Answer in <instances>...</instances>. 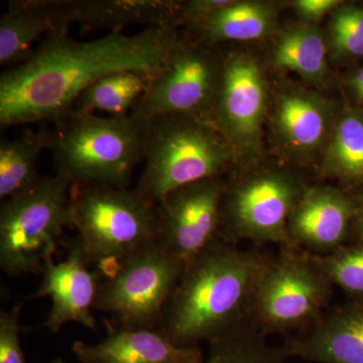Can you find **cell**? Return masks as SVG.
Listing matches in <instances>:
<instances>
[{
	"instance_id": "6da1fadb",
	"label": "cell",
	"mask_w": 363,
	"mask_h": 363,
	"mask_svg": "<svg viewBox=\"0 0 363 363\" xmlns=\"http://www.w3.org/2000/svg\"><path fill=\"white\" fill-rule=\"evenodd\" d=\"M177 30L147 28L89 42H77L69 30L50 33L32 56L0 77L1 128L50 123L71 111L78 97L98 79L119 71L154 77L178 38Z\"/></svg>"
},
{
	"instance_id": "7a4b0ae2",
	"label": "cell",
	"mask_w": 363,
	"mask_h": 363,
	"mask_svg": "<svg viewBox=\"0 0 363 363\" xmlns=\"http://www.w3.org/2000/svg\"><path fill=\"white\" fill-rule=\"evenodd\" d=\"M220 235L184 267L161 329L180 347H198L247 325L253 286L267 259Z\"/></svg>"
},
{
	"instance_id": "3957f363",
	"label": "cell",
	"mask_w": 363,
	"mask_h": 363,
	"mask_svg": "<svg viewBox=\"0 0 363 363\" xmlns=\"http://www.w3.org/2000/svg\"><path fill=\"white\" fill-rule=\"evenodd\" d=\"M42 131L56 176L72 188L130 187L135 167L145 159L147 119L99 116L72 108Z\"/></svg>"
},
{
	"instance_id": "277c9868",
	"label": "cell",
	"mask_w": 363,
	"mask_h": 363,
	"mask_svg": "<svg viewBox=\"0 0 363 363\" xmlns=\"http://www.w3.org/2000/svg\"><path fill=\"white\" fill-rule=\"evenodd\" d=\"M233 147L207 119L164 114L147 119L145 169L135 190L157 204L177 189L225 174Z\"/></svg>"
},
{
	"instance_id": "5b68a950",
	"label": "cell",
	"mask_w": 363,
	"mask_h": 363,
	"mask_svg": "<svg viewBox=\"0 0 363 363\" xmlns=\"http://www.w3.org/2000/svg\"><path fill=\"white\" fill-rule=\"evenodd\" d=\"M72 190V227L88 266L101 277L157 242V204L135 189L92 185Z\"/></svg>"
},
{
	"instance_id": "8992f818",
	"label": "cell",
	"mask_w": 363,
	"mask_h": 363,
	"mask_svg": "<svg viewBox=\"0 0 363 363\" xmlns=\"http://www.w3.org/2000/svg\"><path fill=\"white\" fill-rule=\"evenodd\" d=\"M333 285L310 253L279 247L267 255L247 310V324L264 337L307 330L330 306Z\"/></svg>"
},
{
	"instance_id": "52a82bcc",
	"label": "cell",
	"mask_w": 363,
	"mask_h": 363,
	"mask_svg": "<svg viewBox=\"0 0 363 363\" xmlns=\"http://www.w3.org/2000/svg\"><path fill=\"white\" fill-rule=\"evenodd\" d=\"M72 186L60 177H42L0 208V267L20 277L42 274L64 229L72 227Z\"/></svg>"
},
{
	"instance_id": "ba28073f",
	"label": "cell",
	"mask_w": 363,
	"mask_h": 363,
	"mask_svg": "<svg viewBox=\"0 0 363 363\" xmlns=\"http://www.w3.org/2000/svg\"><path fill=\"white\" fill-rule=\"evenodd\" d=\"M222 238L240 245L272 243L291 247L288 223L307 186L281 169H264L224 181Z\"/></svg>"
},
{
	"instance_id": "9c48e42d",
	"label": "cell",
	"mask_w": 363,
	"mask_h": 363,
	"mask_svg": "<svg viewBox=\"0 0 363 363\" xmlns=\"http://www.w3.org/2000/svg\"><path fill=\"white\" fill-rule=\"evenodd\" d=\"M184 267L157 242L147 245L101 277L94 309L109 315L107 320L118 328L161 329Z\"/></svg>"
},
{
	"instance_id": "30bf717a",
	"label": "cell",
	"mask_w": 363,
	"mask_h": 363,
	"mask_svg": "<svg viewBox=\"0 0 363 363\" xmlns=\"http://www.w3.org/2000/svg\"><path fill=\"white\" fill-rule=\"evenodd\" d=\"M211 45L178 35L131 116L147 121L164 114H189L210 121L220 63Z\"/></svg>"
},
{
	"instance_id": "8fae6325",
	"label": "cell",
	"mask_w": 363,
	"mask_h": 363,
	"mask_svg": "<svg viewBox=\"0 0 363 363\" xmlns=\"http://www.w3.org/2000/svg\"><path fill=\"white\" fill-rule=\"evenodd\" d=\"M219 78L210 121L236 156L257 149L267 111V87L257 60L242 52L219 57Z\"/></svg>"
},
{
	"instance_id": "7c38bea8",
	"label": "cell",
	"mask_w": 363,
	"mask_h": 363,
	"mask_svg": "<svg viewBox=\"0 0 363 363\" xmlns=\"http://www.w3.org/2000/svg\"><path fill=\"white\" fill-rule=\"evenodd\" d=\"M222 177L189 184L157 203V242L185 266L220 234Z\"/></svg>"
},
{
	"instance_id": "4fadbf2b",
	"label": "cell",
	"mask_w": 363,
	"mask_h": 363,
	"mask_svg": "<svg viewBox=\"0 0 363 363\" xmlns=\"http://www.w3.org/2000/svg\"><path fill=\"white\" fill-rule=\"evenodd\" d=\"M84 252L78 238L67 245L65 259L45 262L42 283L30 298L50 297L52 308L43 326L51 334L58 333L67 323H78L91 330L97 325L91 310L94 309L101 274L88 269Z\"/></svg>"
},
{
	"instance_id": "5bb4252c",
	"label": "cell",
	"mask_w": 363,
	"mask_h": 363,
	"mask_svg": "<svg viewBox=\"0 0 363 363\" xmlns=\"http://www.w3.org/2000/svg\"><path fill=\"white\" fill-rule=\"evenodd\" d=\"M357 212L352 196L332 186H307L288 223L291 247L323 255L343 247Z\"/></svg>"
},
{
	"instance_id": "9a60e30c",
	"label": "cell",
	"mask_w": 363,
	"mask_h": 363,
	"mask_svg": "<svg viewBox=\"0 0 363 363\" xmlns=\"http://www.w3.org/2000/svg\"><path fill=\"white\" fill-rule=\"evenodd\" d=\"M291 357L317 363H363V296L330 309L285 343Z\"/></svg>"
},
{
	"instance_id": "2e32d148",
	"label": "cell",
	"mask_w": 363,
	"mask_h": 363,
	"mask_svg": "<svg viewBox=\"0 0 363 363\" xmlns=\"http://www.w3.org/2000/svg\"><path fill=\"white\" fill-rule=\"evenodd\" d=\"M101 342L75 341L72 352L80 363H201L199 347H180L162 329H125L105 320Z\"/></svg>"
},
{
	"instance_id": "e0dca14e",
	"label": "cell",
	"mask_w": 363,
	"mask_h": 363,
	"mask_svg": "<svg viewBox=\"0 0 363 363\" xmlns=\"http://www.w3.org/2000/svg\"><path fill=\"white\" fill-rule=\"evenodd\" d=\"M66 25L76 23L83 32L107 28L121 32L124 26L173 28L182 2L164 0H66L60 1Z\"/></svg>"
},
{
	"instance_id": "ac0fdd59",
	"label": "cell",
	"mask_w": 363,
	"mask_h": 363,
	"mask_svg": "<svg viewBox=\"0 0 363 363\" xmlns=\"http://www.w3.org/2000/svg\"><path fill=\"white\" fill-rule=\"evenodd\" d=\"M69 30L59 0H13L0 20V64L20 65L32 56L40 37Z\"/></svg>"
},
{
	"instance_id": "d6986e66",
	"label": "cell",
	"mask_w": 363,
	"mask_h": 363,
	"mask_svg": "<svg viewBox=\"0 0 363 363\" xmlns=\"http://www.w3.org/2000/svg\"><path fill=\"white\" fill-rule=\"evenodd\" d=\"M277 16L278 9L272 2L233 1L191 28L195 40L212 45L227 40H259L272 33Z\"/></svg>"
},
{
	"instance_id": "ffe728a7",
	"label": "cell",
	"mask_w": 363,
	"mask_h": 363,
	"mask_svg": "<svg viewBox=\"0 0 363 363\" xmlns=\"http://www.w3.org/2000/svg\"><path fill=\"white\" fill-rule=\"evenodd\" d=\"M329 111L326 102L312 93H285L277 104V128L294 150L312 152L324 140Z\"/></svg>"
},
{
	"instance_id": "44dd1931",
	"label": "cell",
	"mask_w": 363,
	"mask_h": 363,
	"mask_svg": "<svg viewBox=\"0 0 363 363\" xmlns=\"http://www.w3.org/2000/svg\"><path fill=\"white\" fill-rule=\"evenodd\" d=\"M152 76L138 71H119L98 79L83 91L74 104L79 111L106 112L109 116H130L149 87Z\"/></svg>"
},
{
	"instance_id": "7402d4cb",
	"label": "cell",
	"mask_w": 363,
	"mask_h": 363,
	"mask_svg": "<svg viewBox=\"0 0 363 363\" xmlns=\"http://www.w3.org/2000/svg\"><path fill=\"white\" fill-rule=\"evenodd\" d=\"M45 149L42 131L26 130L20 138L0 143V198L2 201L32 187L42 178L38 161Z\"/></svg>"
},
{
	"instance_id": "603a6c76",
	"label": "cell",
	"mask_w": 363,
	"mask_h": 363,
	"mask_svg": "<svg viewBox=\"0 0 363 363\" xmlns=\"http://www.w3.org/2000/svg\"><path fill=\"white\" fill-rule=\"evenodd\" d=\"M274 59L279 68L295 72L306 80L319 81L326 74V45L312 25L295 26L281 33Z\"/></svg>"
},
{
	"instance_id": "cb8c5ba5",
	"label": "cell",
	"mask_w": 363,
	"mask_h": 363,
	"mask_svg": "<svg viewBox=\"0 0 363 363\" xmlns=\"http://www.w3.org/2000/svg\"><path fill=\"white\" fill-rule=\"evenodd\" d=\"M325 175L344 182L363 180V116L350 112L339 119L323 164Z\"/></svg>"
},
{
	"instance_id": "d4e9b609",
	"label": "cell",
	"mask_w": 363,
	"mask_h": 363,
	"mask_svg": "<svg viewBox=\"0 0 363 363\" xmlns=\"http://www.w3.org/2000/svg\"><path fill=\"white\" fill-rule=\"evenodd\" d=\"M209 346L201 363H286L291 358L285 344L271 345L248 325L212 341Z\"/></svg>"
},
{
	"instance_id": "484cf974",
	"label": "cell",
	"mask_w": 363,
	"mask_h": 363,
	"mask_svg": "<svg viewBox=\"0 0 363 363\" xmlns=\"http://www.w3.org/2000/svg\"><path fill=\"white\" fill-rule=\"evenodd\" d=\"M332 285L345 292L363 296V243L343 247L323 255H313Z\"/></svg>"
},
{
	"instance_id": "4316f807",
	"label": "cell",
	"mask_w": 363,
	"mask_h": 363,
	"mask_svg": "<svg viewBox=\"0 0 363 363\" xmlns=\"http://www.w3.org/2000/svg\"><path fill=\"white\" fill-rule=\"evenodd\" d=\"M330 39L337 56L358 58L363 56V9L341 6L334 13Z\"/></svg>"
},
{
	"instance_id": "83f0119b",
	"label": "cell",
	"mask_w": 363,
	"mask_h": 363,
	"mask_svg": "<svg viewBox=\"0 0 363 363\" xmlns=\"http://www.w3.org/2000/svg\"><path fill=\"white\" fill-rule=\"evenodd\" d=\"M21 309L18 304L0 313V363H26L20 338Z\"/></svg>"
},
{
	"instance_id": "f1b7e54d",
	"label": "cell",
	"mask_w": 363,
	"mask_h": 363,
	"mask_svg": "<svg viewBox=\"0 0 363 363\" xmlns=\"http://www.w3.org/2000/svg\"><path fill=\"white\" fill-rule=\"evenodd\" d=\"M342 4L338 0H298L294 2L296 11L306 21H316Z\"/></svg>"
},
{
	"instance_id": "f546056e",
	"label": "cell",
	"mask_w": 363,
	"mask_h": 363,
	"mask_svg": "<svg viewBox=\"0 0 363 363\" xmlns=\"http://www.w3.org/2000/svg\"><path fill=\"white\" fill-rule=\"evenodd\" d=\"M350 86L354 92L355 96L363 101V68L359 69L352 76L350 80Z\"/></svg>"
},
{
	"instance_id": "4dcf8cb0",
	"label": "cell",
	"mask_w": 363,
	"mask_h": 363,
	"mask_svg": "<svg viewBox=\"0 0 363 363\" xmlns=\"http://www.w3.org/2000/svg\"><path fill=\"white\" fill-rule=\"evenodd\" d=\"M362 201H357V212L355 216V227L359 238L363 240V197Z\"/></svg>"
},
{
	"instance_id": "1f68e13d",
	"label": "cell",
	"mask_w": 363,
	"mask_h": 363,
	"mask_svg": "<svg viewBox=\"0 0 363 363\" xmlns=\"http://www.w3.org/2000/svg\"><path fill=\"white\" fill-rule=\"evenodd\" d=\"M51 363H64L63 360L61 359V358H56V359L52 360Z\"/></svg>"
}]
</instances>
